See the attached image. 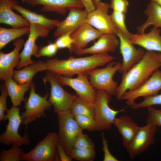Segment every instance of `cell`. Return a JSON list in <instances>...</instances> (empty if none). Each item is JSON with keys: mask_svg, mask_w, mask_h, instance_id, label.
I'll use <instances>...</instances> for the list:
<instances>
[{"mask_svg": "<svg viewBox=\"0 0 161 161\" xmlns=\"http://www.w3.org/2000/svg\"><path fill=\"white\" fill-rule=\"evenodd\" d=\"M160 59V60L161 62V53H158Z\"/></svg>", "mask_w": 161, "mask_h": 161, "instance_id": "obj_45", "label": "cell"}, {"mask_svg": "<svg viewBox=\"0 0 161 161\" xmlns=\"http://www.w3.org/2000/svg\"><path fill=\"white\" fill-rule=\"evenodd\" d=\"M121 65L120 63L113 61L103 68H96L92 70L88 76L92 86L97 90H105L115 96L118 85V83L113 80V77Z\"/></svg>", "mask_w": 161, "mask_h": 161, "instance_id": "obj_7", "label": "cell"}, {"mask_svg": "<svg viewBox=\"0 0 161 161\" xmlns=\"http://www.w3.org/2000/svg\"><path fill=\"white\" fill-rule=\"evenodd\" d=\"M1 93L0 95V121L4 120V112L7 109V98L8 95L4 83L1 86Z\"/></svg>", "mask_w": 161, "mask_h": 161, "instance_id": "obj_39", "label": "cell"}, {"mask_svg": "<svg viewBox=\"0 0 161 161\" xmlns=\"http://www.w3.org/2000/svg\"><path fill=\"white\" fill-rule=\"evenodd\" d=\"M72 147L74 148H94L95 145L88 135L82 132L76 137L73 141Z\"/></svg>", "mask_w": 161, "mask_h": 161, "instance_id": "obj_35", "label": "cell"}, {"mask_svg": "<svg viewBox=\"0 0 161 161\" xmlns=\"http://www.w3.org/2000/svg\"><path fill=\"white\" fill-rule=\"evenodd\" d=\"M155 105H161V94L144 97L141 102L131 106L133 109L148 107Z\"/></svg>", "mask_w": 161, "mask_h": 161, "instance_id": "obj_36", "label": "cell"}, {"mask_svg": "<svg viewBox=\"0 0 161 161\" xmlns=\"http://www.w3.org/2000/svg\"><path fill=\"white\" fill-rule=\"evenodd\" d=\"M12 8L19 13L29 22L40 25L49 30L57 27L60 22L58 20L49 19L42 15L31 11L18 4L14 5Z\"/></svg>", "mask_w": 161, "mask_h": 161, "instance_id": "obj_25", "label": "cell"}, {"mask_svg": "<svg viewBox=\"0 0 161 161\" xmlns=\"http://www.w3.org/2000/svg\"><path fill=\"white\" fill-rule=\"evenodd\" d=\"M58 49L54 42H50L46 46L38 47L35 56L52 57L56 54Z\"/></svg>", "mask_w": 161, "mask_h": 161, "instance_id": "obj_38", "label": "cell"}, {"mask_svg": "<svg viewBox=\"0 0 161 161\" xmlns=\"http://www.w3.org/2000/svg\"><path fill=\"white\" fill-rule=\"evenodd\" d=\"M102 139V149L104 153L103 161H118L119 160L114 157L110 153L108 147V145L104 133L101 134Z\"/></svg>", "mask_w": 161, "mask_h": 161, "instance_id": "obj_41", "label": "cell"}, {"mask_svg": "<svg viewBox=\"0 0 161 161\" xmlns=\"http://www.w3.org/2000/svg\"><path fill=\"white\" fill-rule=\"evenodd\" d=\"M56 148L60 161H72V159L66 154L58 138L56 143Z\"/></svg>", "mask_w": 161, "mask_h": 161, "instance_id": "obj_42", "label": "cell"}, {"mask_svg": "<svg viewBox=\"0 0 161 161\" xmlns=\"http://www.w3.org/2000/svg\"><path fill=\"white\" fill-rule=\"evenodd\" d=\"M18 3L16 0H0V23L8 24L12 28L29 27V22L13 10V6Z\"/></svg>", "mask_w": 161, "mask_h": 161, "instance_id": "obj_22", "label": "cell"}, {"mask_svg": "<svg viewBox=\"0 0 161 161\" xmlns=\"http://www.w3.org/2000/svg\"><path fill=\"white\" fill-rule=\"evenodd\" d=\"M29 27L7 28L0 27V49H1L12 41L29 34Z\"/></svg>", "mask_w": 161, "mask_h": 161, "instance_id": "obj_29", "label": "cell"}, {"mask_svg": "<svg viewBox=\"0 0 161 161\" xmlns=\"http://www.w3.org/2000/svg\"><path fill=\"white\" fill-rule=\"evenodd\" d=\"M95 8L88 13L86 22L103 34L117 33V28L108 14L110 4L101 0H92Z\"/></svg>", "mask_w": 161, "mask_h": 161, "instance_id": "obj_9", "label": "cell"}, {"mask_svg": "<svg viewBox=\"0 0 161 161\" xmlns=\"http://www.w3.org/2000/svg\"><path fill=\"white\" fill-rule=\"evenodd\" d=\"M82 3L85 10L88 13L94 10L95 7L93 2L92 0H80Z\"/></svg>", "mask_w": 161, "mask_h": 161, "instance_id": "obj_43", "label": "cell"}, {"mask_svg": "<svg viewBox=\"0 0 161 161\" xmlns=\"http://www.w3.org/2000/svg\"><path fill=\"white\" fill-rule=\"evenodd\" d=\"M115 60L114 57L108 53H103L78 58L70 56L66 59L53 58L46 62L47 70L58 75L72 77L75 75H88L92 70Z\"/></svg>", "mask_w": 161, "mask_h": 161, "instance_id": "obj_1", "label": "cell"}, {"mask_svg": "<svg viewBox=\"0 0 161 161\" xmlns=\"http://www.w3.org/2000/svg\"><path fill=\"white\" fill-rule=\"evenodd\" d=\"M22 1L32 6L42 5V11L53 12L62 15L65 14L69 8L84 7L80 0H22Z\"/></svg>", "mask_w": 161, "mask_h": 161, "instance_id": "obj_19", "label": "cell"}, {"mask_svg": "<svg viewBox=\"0 0 161 161\" xmlns=\"http://www.w3.org/2000/svg\"><path fill=\"white\" fill-rule=\"evenodd\" d=\"M161 66L158 53L147 51L142 58L128 71L122 74V78L118 86L115 96L121 100L126 91L134 90L141 86Z\"/></svg>", "mask_w": 161, "mask_h": 161, "instance_id": "obj_2", "label": "cell"}, {"mask_svg": "<svg viewBox=\"0 0 161 161\" xmlns=\"http://www.w3.org/2000/svg\"><path fill=\"white\" fill-rule=\"evenodd\" d=\"M43 78L44 83L48 82L50 86V92L48 100L53 107L54 112L57 113L69 110L76 95L66 91L59 82L57 75L47 70Z\"/></svg>", "mask_w": 161, "mask_h": 161, "instance_id": "obj_6", "label": "cell"}, {"mask_svg": "<svg viewBox=\"0 0 161 161\" xmlns=\"http://www.w3.org/2000/svg\"><path fill=\"white\" fill-rule=\"evenodd\" d=\"M161 89V71L158 69L139 87L126 92L121 100H125L126 104L131 106L136 103L135 100L137 98L157 95Z\"/></svg>", "mask_w": 161, "mask_h": 161, "instance_id": "obj_11", "label": "cell"}, {"mask_svg": "<svg viewBox=\"0 0 161 161\" xmlns=\"http://www.w3.org/2000/svg\"><path fill=\"white\" fill-rule=\"evenodd\" d=\"M161 30L154 27L147 33H131L129 40L134 44L146 49L147 51L158 52L161 53Z\"/></svg>", "mask_w": 161, "mask_h": 161, "instance_id": "obj_21", "label": "cell"}, {"mask_svg": "<svg viewBox=\"0 0 161 161\" xmlns=\"http://www.w3.org/2000/svg\"><path fill=\"white\" fill-rule=\"evenodd\" d=\"M144 13L147 18L145 22L137 27L139 34L144 33L146 29L151 25L155 27H161V6L151 2L148 5Z\"/></svg>", "mask_w": 161, "mask_h": 161, "instance_id": "obj_27", "label": "cell"}, {"mask_svg": "<svg viewBox=\"0 0 161 161\" xmlns=\"http://www.w3.org/2000/svg\"><path fill=\"white\" fill-rule=\"evenodd\" d=\"M117 35L114 33L103 34L91 46L76 51L77 55L86 54L92 55L114 52L119 46Z\"/></svg>", "mask_w": 161, "mask_h": 161, "instance_id": "obj_18", "label": "cell"}, {"mask_svg": "<svg viewBox=\"0 0 161 161\" xmlns=\"http://www.w3.org/2000/svg\"><path fill=\"white\" fill-rule=\"evenodd\" d=\"M47 70L46 62L38 60L25 66L23 69L15 70L13 79L19 84L32 81L37 72Z\"/></svg>", "mask_w": 161, "mask_h": 161, "instance_id": "obj_26", "label": "cell"}, {"mask_svg": "<svg viewBox=\"0 0 161 161\" xmlns=\"http://www.w3.org/2000/svg\"><path fill=\"white\" fill-rule=\"evenodd\" d=\"M116 34L119 39L120 50L123 57V62L118 71L122 75L127 72L140 61L145 52L142 49H136L134 44L118 29Z\"/></svg>", "mask_w": 161, "mask_h": 161, "instance_id": "obj_14", "label": "cell"}, {"mask_svg": "<svg viewBox=\"0 0 161 161\" xmlns=\"http://www.w3.org/2000/svg\"><path fill=\"white\" fill-rule=\"evenodd\" d=\"M157 127L147 123L143 126H139L137 131L126 148L131 158H133L145 151L154 143V135Z\"/></svg>", "mask_w": 161, "mask_h": 161, "instance_id": "obj_13", "label": "cell"}, {"mask_svg": "<svg viewBox=\"0 0 161 161\" xmlns=\"http://www.w3.org/2000/svg\"><path fill=\"white\" fill-rule=\"evenodd\" d=\"M148 108L147 123L152 124L157 127L161 126V109H156L149 106Z\"/></svg>", "mask_w": 161, "mask_h": 161, "instance_id": "obj_37", "label": "cell"}, {"mask_svg": "<svg viewBox=\"0 0 161 161\" xmlns=\"http://www.w3.org/2000/svg\"><path fill=\"white\" fill-rule=\"evenodd\" d=\"M48 96L47 93L43 97L36 93L33 83L30 88L29 96L24 101L25 110L21 115L22 124L27 125L37 118L47 117L45 111L49 110L52 106L48 100Z\"/></svg>", "mask_w": 161, "mask_h": 161, "instance_id": "obj_5", "label": "cell"}, {"mask_svg": "<svg viewBox=\"0 0 161 161\" xmlns=\"http://www.w3.org/2000/svg\"><path fill=\"white\" fill-rule=\"evenodd\" d=\"M70 110L73 116L84 115L94 118V103L76 95L71 104Z\"/></svg>", "mask_w": 161, "mask_h": 161, "instance_id": "obj_28", "label": "cell"}, {"mask_svg": "<svg viewBox=\"0 0 161 161\" xmlns=\"http://www.w3.org/2000/svg\"><path fill=\"white\" fill-rule=\"evenodd\" d=\"M110 16L112 21L117 28L126 37L129 39L131 33L128 30L125 24V13L113 11Z\"/></svg>", "mask_w": 161, "mask_h": 161, "instance_id": "obj_32", "label": "cell"}, {"mask_svg": "<svg viewBox=\"0 0 161 161\" xmlns=\"http://www.w3.org/2000/svg\"><path fill=\"white\" fill-rule=\"evenodd\" d=\"M151 2H154L161 6V0H150Z\"/></svg>", "mask_w": 161, "mask_h": 161, "instance_id": "obj_44", "label": "cell"}, {"mask_svg": "<svg viewBox=\"0 0 161 161\" xmlns=\"http://www.w3.org/2000/svg\"><path fill=\"white\" fill-rule=\"evenodd\" d=\"M57 114L58 138L66 154L70 157L73 141L78 134L83 132V129L77 123L70 109Z\"/></svg>", "mask_w": 161, "mask_h": 161, "instance_id": "obj_8", "label": "cell"}, {"mask_svg": "<svg viewBox=\"0 0 161 161\" xmlns=\"http://www.w3.org/2000/svg\"><path fill=\"white\" fill-rule=\"evenodd\" d=\"M112 95L102 90H97L95 100L94 103L95 117L97 125V130H108L119 113L125 111L124 109L116 110L109 106Z\"/></svg>", "mask_w": 161, "mask_h": 161, "instance_id": "obj_3", "label": "cell"}, {"mask_svg": "<svg viewBox=\"0 0 161 161\" xmlns=\"http://www.w3.org/2000/svg\"><path fill=\"white\" fill-rule=\"evenodd\" d=\"M20 108L12 106L6 111L4 120H8V123L6 126L4 132L0 135V143L7 145L12 144L20 147L23 145H28L30 143L28 134L26 131L23 137L18 133L19 126L22 123L20 115Z\"/></svg>", "mask_w": 161, "mask_h": 161, "instance_id": "obj_4", "label": "cell"}, {"mask_svg": "<svg viewBox=\"0 0 161 161\" xmlns=\"http://www.w3.org/2000/svg\"><path fill=\"white\" fill-rule=\"evenodd\" d=\"M58 140L57 134L54 132L49 133L30 152L23 154L21 161H55L57 152L56 145Z\"/></svg>", "mask_w": 161, "mask_h": 161, "instance_id": "obj_10", "label": "cell"}, {"mask_svg": "<svg viewBox=\"0 0 161 161\" xmlns=\"http://www.w3.org/2000/svg\"><path fill=\"white\" fill-rule=\"evenodd\" d=\"M16 145L13 146L8 150L2 149L0 153V161H20L24 153V150Z\"/></svg>", "mask_w": 161, "mask_h": 161, "instance_id": "obj_31", "label": "cell"}, {"mask_svg": "<svg viewBox=\"0 0 161 161\" xmlns=\"http://www.w3.org/2000/svg\"><path fill=\"white\" fill-rule=\"evenodd\" d=\"M4 81L8 95L12 103V106L16 107H18L21 104L22 102L24 101V94L33 83L31 81L19 84L13 78L7 79Z\"/></svg>", "mask_w": 161, "mask_h": 161, "instance_id": "obj_24", "label": "cell"}, {"mask_svg": "<svg viewBox=\"0 0 161 161\" xmlns=\"http://www.w3.org/2000/svg\"><path fill=\"white\" fill-rule=\"evenodd\" d=\"M74 117L77 124L83 129L89 131L97 130V123L94 118L84 115H77Z\"/></svg>", "mask_w": 161, "mask_h": 161, "instance_id": "obj_33", "label": "cell"}, {"mask_svg": "<svg viewBox=\"0 0 161 161\" xmlns=\"http://www.w3.org/2000/svg\"><path fill=\"white\" fill-rule=\"evenodd\" d=\"M102 34L87 23H85L71 35L74 40L72 53L84 48L89 42L98 38Z\"/></svg>", "mask_w": 161, "mask_h": 161, "instance_id": "obj_20", "label": "cell"}, {"mask_svg": "<svg viewBox=\"0 0 161 161\" xmlns=\"http://www.w3.org/2000/svg\"><path fill=\"white\" fill-rule=\"evenodd\" d=\"M29 23L30 32L23 49L20 53L21 60L17 66V69L28 66L35 61L31 60V56H35L38 49V47L35 42L36 39L39 37H46L49 32V30L40 25Z\"/></svg>", "mask_w": 161, "mask_h": 161, "instance_id": "obj_12", "label": "cell"}, {"mask_svg": "<svg viewBox=\"0 0 161 161\" xmlns=\"http://www.w3.org/2000/svg\"><path fill=\"white\" fill-rule=\"evenodd\" d=\"M110 7L113 11L126 13L129 2L127 0H111Z\"/></svg>", "mask_w": 161, "mask_h": 161, "instance_id": "obj_40", "label": "cell"}, {"mask_svg": "<svg viewBox=\"0 0 161 161\" xmlns=\"http://www.w3.org/2000/svg\"><path fill=\"white\" fill-rule=\"evenodd\" d=\"M112 124L117 128L121 135L123 146L126 148L137 133L139 126L130 117L127 115L116 117Z\"/></svg>", "mask_w": 161, "mask_h": 161, "instance_id": "obj_23", "label": "cell"}, {"mask_svg": "<svg viewBox=\"0 0 161 161\" xmlns=\"http://www.w3.org/2000/svg\"><path fill=\"white\" fill-rule=\"evenodd\" d=\"M69 13L66 18L60 21L54 33V36L57 38L68 32L73 33L80 26L86 22L88 13L81 8H69Z\"/></svg>", "mask_w": 161, "mask_h": 161, "instance_id": "obj_17", "label": "cell"}, {"mask_svg": "<svg viewBox=\"0 0 161 161\" xmlns=\"http://www.w3.org/2000/svg\"><path fill=\"white\" fill-rule=\"evenodd\" d=\"M96 152L94 148H74L72 149L70 157L80 161H92Z\"/></svg>", "mask_w": 161, "mask_h": 161, "instance_id": "obj_30", "label": "cell"}, {"mask_svg": "<svg viewBox=\"0 0 161 161\" xmlns=\"http://www.w3.org/2000/svg\"><path fill=\"white\" fill-rule=\"evenodd\" d=\"M58 80L62 85L70 87L76 92L77 95L82 98L94 103L96 91L90 83L88 75L82 74L72 78L58 75Z\"/></svg>", "mask_w": 161, "mask_h": 161, "instance_id": "obj_15", "label": "cell"}, {"mask_svg": "<svg viewBox=\"0 0 161 161\" xmlns=\"http://www.w3.org/2000/svg\"><path fill=\"white\" fill-rule=\"evenodd\" d=\"M72 32L65 33L57 38L54 43L58 49L67 48L69 52L72 53V45L74 40L71 37Z\"/></svg>", "mask_w": 161, "mask_h": 161, "instance_id": "obj_34", "label": "cell"}, {"mask_svg": "<svg viewBox=\"0 0 161 161\" xmlns=\"http://www.w3.org/2000/svg\"><path fill=\"white\" fill-rule=\"evenodd\" d=\"M24 40L19 38L13 41V50L8 53L0 52V79L5 81L13 78L15 70L14 68L20 63L21 57L20 50L24 45Z\"/></svg>", "mask_w": 161, "mask_h": 161, "instance_id": "obj_16", "label": "cell"}]
</instances>
